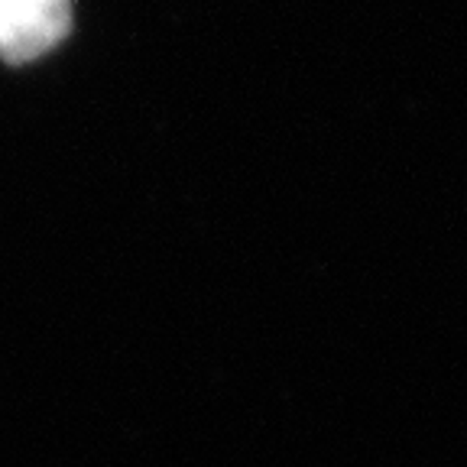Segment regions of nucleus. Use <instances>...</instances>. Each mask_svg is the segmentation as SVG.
Segmentation results:
<instances>
[{
    "instance_id": "1",
    "label": "nucleus",
    "mask_w": 467,
    "mask_h": 467,
    "mask_svg": "<svg viewBox=\"0 0 467 467\" xmlns=\"http://www.w3.org/2000/svg\"><path fill=\"white\" fill-rule=\"evenodd\" d=\"M68 23V0H0V56L29 62L66 36Z\"/></svg>"
}]
</instances>
